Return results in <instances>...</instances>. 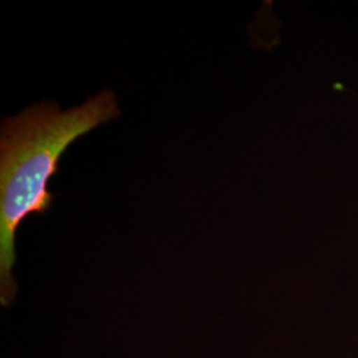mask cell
I'll return each mask as SVG.
<instances>
[{
  "mask_svg": "<svg viewBox=\"0 0 358 358\" xmlns=\"http://www.w3.org/2000/svg\"><path fill=\"white\" fill-rule=\"evenodd\" d=\"M120 115L115 96L103 90L76 108L60 110L56 103H36L6 118L0 130V303L13 304L17 284L15 238L31 214H47L53 194L48 183L59 171L66 148Z\"/></svg>",
  "mask_w": 358,
  "mask_h": 358,
  "instance_id": "obj_1",
  "label": "cell"
}]
</instances>
